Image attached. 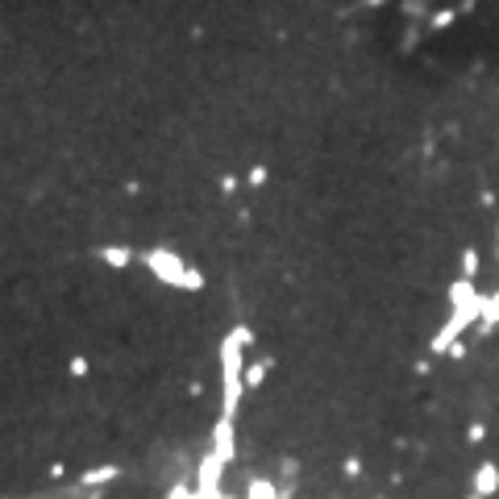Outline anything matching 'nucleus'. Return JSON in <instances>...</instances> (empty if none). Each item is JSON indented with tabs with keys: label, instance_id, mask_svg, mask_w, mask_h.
<instances>
[{
	"label": "nucleus",
	"instance_id": "obj_1",
	"mask_svg": "<svg viewBox=\"0 0 499 499\" xmlns=\"http://www.w3.org/2000/svg\"><path fill=\"white\" fill-rule=\"evenodd\" d=\"M474 487H479L483 495H491V491H495V487H499V470H495V466H491V462H487V466L479 470V479H474Z\"/></svg>",
	"mask_w": 499,
	"mask_h": 499
}]
</instances>
